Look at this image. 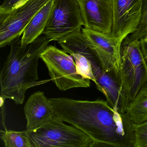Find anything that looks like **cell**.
I'll list each match as a JSON object with an SVG mask.
<instances>
[{"mask_svg": "<svg viewBox=\"0 0 147 147\" xmlns=\"http://www.w3.org/2000/svg\"><path fill=\"white\" fill-rule=\"evenodd\" d=\"M26 130H34L49 122L55 116L49 99L44 93L38 91L29 97L24 107Z\"/></svg>", "mask_w": 147, "mask_h": 147, "instance_id": "cell-13", "label": "cell"}, {"mask_svg": "<svg viewBox=\"0 0 147 147\" xmlns=\"http://www.w3.org/2000/svg\"><path fill=\"white\" fill-rule=\"evenodd\" d=\"M82 32L98 58L102 70L113 72L120 80L122 44L111 35L84 27Z\"/></svg>", "mask_w": 147, "mask_h": 147, "instance_id": "cell-9", "label": "cell"}, {"mask_svg": "<svg viewBox=\"0 0 147 147\" xmlns=\"http://www.w3.org/2000/svg\"><path fill=\"white\" fill-rule=\"evenodd\" d=\"M121 57L120 81L130 103L147 81V63L140 40L127 37L121 45Z\"/></svg>", "mask_w": 147, "mask_h": 147, "instance_id": "cell-3", "label": "cell"}, {"mask_svg": "<svg viewBox=\"0 0 147 147\" xmlns=\"http://www.w3.org/2000/svg\"><path fill=\"white\" fill-rule=\"evenodd\" d=\"M53 3V0H51L26 26L21 38L23 45L32 42L42 35L50 15Z\"/></svg>", "mask_w": 147, "mask_h": 147, "instance_id": "cell-14", "label": "cell"}, {"mask_svg": "<svg viewBox=\"0 0 147 147\" xmlns=\"http://www.w3.org/2000/svg\"><path fill=\"white\" fill-rule=\"evenodd\" d=\"M51 0H28L18 8L0 14V47L10 45L23 34L28 23Z\"/></svg>", "mask_w": 147, "mask_h": 147, "instance_id": "cell-7", "label": "cell"}, {"mask_svg": "<svg viewBox=\"0 0 147 147\" xmlns=\"http://www.w3.org/2000/svg\"><path fill=\"white\" fill-rule=\"evenodd\" d=\"M84 26L78 0H53L50 15L42 35L58 42L82 30Z\"/></svg>", "mask_w": 147, "mask_h": 147, "instance_id": "cell-6", "label": "cell"}, {"mask_svg": "<svg viewBox=\"0 0 147 147\" xmlns=\"http://www.w3.org/2000/svg\"><path fill=\"white\" fill-rule=\"evenodd\" d=\"M133 147H147V121L142 123L132 124Z\"/></svg>", "mask_w": 147, "mask_h": 147, "instance_id": "cell-17", "label": "cell"}, {"mask_svg": "<svg viewBox=\"0 0 147 147\" xmlns=\"http://www.w3.org/2000/svg\"><path fill=\"white\" fill-rule=\"evenodd\" d=\"M113 25L111 36L121 44L136 32L142 19L143 0H112Z\"/></svg>", "mask_w": 147, "mask_h": 147, "instance_id": "cell-10", "label": "cell"}, {"mask_svg": "<svg viewBox=\"0 0 147 147\" xmlns=\"http://www.w3.org/2000/svg\"><path fill=\"white\" fill-rule=\"evenodd\" d=\"M125 114L134 124L147 121V81L128 105Z\"/></svg>", "mask_w": 147, "mask_h": 147, "instance_id": "cell-15", "label": "cell"}, {"mask_svg": "<svg viewBox=\"0 0 147 147\" xmlns=\"http://www.w3.org/2000/svg\"><path fill=\"white\" fill-rule=\"evenodd\" d=\"M54 116L43 126L28 131L34 147H94L89 136L74 125H69Z\"/></svg>", "mask_w": 147, "mask_h": 147, "instance_id": "cell-4", "label": "cell"}, {"mask_svg": "<svg viewBox=\"0 0 147 147\" xmlns=\"http://www.w3.org/2000/svg\"><path fill=\"white\" fill-rule=\"evenodd\" d=\"M129 36L131 39L139 40L147 36V0H143L142 19L138 28Z\"/></svg>", "mask_w": 147, "mask_h": 147, "instance_id": "cell-18", "label": "cell"}, {"mask_svg": "<svg viewBox=\"0 0 147 147\" xmlns=\"http://www.w3.org/2000/svg\"><path fill=\"white\" fill-rule=\"evenodd\" d=\"M41 59L48 68L51 80L61 91L90 86V80L77 73L74 58L63 50L48 46L41 54Z\"/></svg>", "mask_w": 147, "mask_h": 147, "instance_id": "cell-5", "label": "cell"}, {"mask_svg": "<svg viewBox=\"0 0 147 147\" xmlns=\"http://www.w3.org/2000/svg\"><path fill=\"white\" fill-rule=\"evenodd\" d=\"M95 77L96 87L104 94L107 103L120 113H125L129 102L119 78L113 72L103 70Z\"/></svg>", "mask_w": 147, "mask_h": 147, "instance_id": "cell-12", "label": "cell"}, {"mask_svg": "<svg viewBox=\"0 0 147 147\" xmlns=\"http://www.w3.org/2000/svg\"><path fill=\"white\" fill-rule=\"evenodd\" d=\"M28 0H4L0 6V14L12 11L24 4Z\"/></svg>", "mask_w": 147, "mask_h": 147, "instance_id": "cell-19", "label": "cell"}, {"mask_svg": "<svg viewBox=\"0 0 147 147\" xmlns=\"http://www.w3.org/2000/svg\"><path fill=\"white\" fill-rule=\"evenodd\" d=\"M20 38L10 45L11 50L0 74V97L12 100L16 105L24 103L28 89L51 80L38 81V70L41 54L50 39L43 35L23 45Z\"/></svg>", "mask_w": 147, "mask_h": 147, "instance_id": "cell-2", "label": "cell"}, {"mask_svg": "<svg viewBox=\"0 0 147 147\" xmlns=\"http://www.w3.org/2000/svg\"><path fill=\"white\" fill-rule=\"evenodd\" d=\"M57 42L74 58L77 73L95 83V75L102 70V68L82 30Z\"/></svg>", "mask_w": 147, "mask_h": 147, "instance_id": "cell-8", "label": "cell"}, {"mask_svg": "<svg viewBox=\"0 0 147 147\" xmlns=\"http://www.w3.org/2000/svg\"><path fill=\"white\" fill-rule=\"evenodd\" d=\"M55 116L89 136L95 147H133L132 123L103 100L51 98Z\"/></svg>", "mask_w": 147, "mask_h": 147, "instance_id": "cell-1", "label": "cell"}, {"mask_svg": "<svg viewBox=\"0 0 147 147\" xmlns=\"http://www.w3.org/2000/svg\"><path fill=\"white\" fill-rule=\"evenodd\" d=\"M140 41L141 42V46H142L144 55V57H145L146 62L147 63V44L142 40H140Z\"/></svg>", "mask_w": 147, "mask_h": 147, "instance_id": "cell-20", "label": "cell"}, {"mask_svg": "<svg viewBox=\"0 0 147 147\" xmlns=\"http://www.w3.org/2000/svg\"><path fill=\"white\" fill-rule=\"evenodd\" d=\"M84 28L111 35L113 25L112 0H78Z\"/></svg>", "mask_w": 147, "mask_h": 147, "instance_id": "cell-11", "label": "cell"}, {"mask_svg": "<svg viewBox=\"0 0 147 147\" xmlns=\"http://www.w3.org/2000/svg\"><path fill=\"white\" fill-rule=\"evenodd\" d=\"M1 139L6 147H34L26 130H1Z\"/></svg>", "mask_w": 147, "mask_h": 147, "instance_id": "cell-16", "label": "cell"}]
</instances>
